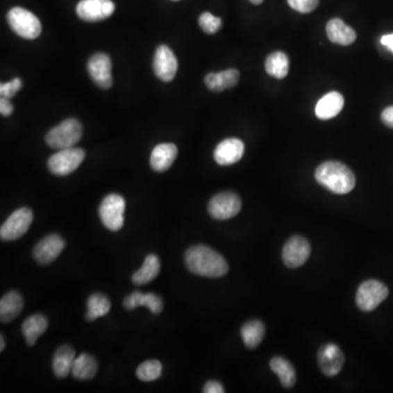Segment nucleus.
<instances>
[{
    "label": "nucleus",
    "mask_w": 393,
    "mask_h": 393,
    "mask_svg": "<svg viewBox=\"0 0 393 393\" xmlns=\"http://www.w3.org/2000/svg\"><path fill=\"white\" fill-rule=\"evenodd\" d=\"M244 151L245 146L243 141L236 138L225 139L215 149L213 158L219 165H233L242 160Z\"/></svg>",
    "instance_id": "nucleus-16"
},
{
    "label": "nucleus",
    "mask_w": 393,
    "mask_h": 393,
    "mask_svg": "<svg viewBox=\"0 0 393 393\" xmlns=\"http://www.w3.org/2000/svg\"><path fill=\"white\" fill-rule=\"evenodd\" d=\"M240 80V72L236 69H228L221 72H210L206 76L205 83L213 92H222L235 87Z\"/></svg>",
    "instance_id": "nucleus-20"
},
{
    "label": "nucleus",
    "mask_w": 393,
    "mask_h": 393,
    "mask_svg": "<svg viewBox=\"0 0 393 393\" xmlns=\"http://www.w3.org/2000/svg\"><path fill=\"white\" fill-rule=\"evenodd\" d=\"M87 72L97 87L103 90H108L112 87V60L108 55L97 53L90 57L87 62Z\"/></svg>",
    "instance_id": "nucleus-13"
},
{
    "label": "nucleus",
    "mask_w": 393,
    "mask_h": 393,
    "mask_svg": "<svg viewBox=\"0 0 393 393\" xmlns=\"http://www.w3.org/2000/svg\"><path fill=\"white\" fill-rule=\"evenodd\" d=\"M270 368L280 378L284 388H293L296 383V371L292 362L282 356H274L271 358Z\"/></svg>",
    "instance_id": "nucleus-27"
},
{
    "label": "nucleus",
    "mask_w": 393,
    "mask_h": 393,
    "mask_svg": "<svg viewBox=\"0 0 393 393\" xmlns=\"http://www.w3.org/2000/svg\"><path fill=\"white\" fill-rule=\"evenodd\" d=\"M7 21L11 30L22 39L35 40L41 35V21L31 11L15 7L9 10Z\"/></svg>",
    "instance_id": "nucleus-4"
},
{
    "label": "nucleus",
    "mask_w": 393,
    "mask_h": 393,
    "mask_svg": "<svg viewBox=\"0 0 393 393\" xmlns=\"http://www.w3.org/2000/svg\"><path fill=\"white\" fill-rule=\"evenodd\" d=\"M345 356L339 345L326 343L318 351V366L324 375L335 377L344 366Z\"/></svg>",
    "instance_id": "nucleus-11"
},
{
    "label": "nucleus",
    "mask_w": 393,
    "mask_h": 393,
    "mask_svg": "<svg viewBox=\"0 0 393 393\" xmlns=\"http://www.w3.org/2000/svg\"><path fill=\"white\" fill-rule=\"evenodd\" d=\"M178 69V62L173 51L166 45H160L156 49L153 58V72L158 79L171 82Z\"/></svg>",
    "instance_id": "nucleus-14"
},
{
    "label": "nucleus",
    "mask_w": 393,
    "mask_h": 393,
    "mask_svg": "<svg viewBox=\"0 0 393 393\" xmlns=\"http://www.w3.org/2000/svg\"><path fill=\"white\" fill-rule=\"evenodd\" d=\"M99 365L94 356L82 353L76 358L72 366V374L78 381H90L97 375Z\"/></svg>",
    "instance_id": "nucleus-25"
},
{
    "label": "nucleus",
    "mask_w": 393,
    "mask_h": 393,
    "mask_svg": "<svg viewBox=\"0 0 393 393\" xmlns=\"http://www.w3.org/2000/svg\"><path fill=\"white\" fill-rule=\"evenodd\" d=\"M266 72L276 79H283L289 74V58L282 51H276L266 59Z\"/></svg>",
    "instance_id": "nucleus-30"
},
{
    "label": "nucleus",
    "mask_w": 393,
    "mask_h": 393,
    "mask_svg": "<svg viewBox=\"0 0 393 393\" xmlns=\"http://www.w3.org/2000/svg\"><path fill=\"white\" fill-rule=\"evenodd\" d=\"M24 297L17 291L8 292L0 299V321L10 322L16 319L24 309Z\"/></svg>",
    "instance_id": "nucleus-21"
},
{
    "label": "nucleus",
    "mask_w": 393,
    "mask_h": 393,
    "mask_svg": "<svg viewBox=\"0 0 393 393\" xmlns=\"http://www.w3.org/2000/svg\"><path fill=\"white\" fill-rule=\"evenodd\" d=\"M205 393H224L225 389L222 383L217 381H210L203 387Z\"/></svg>",
    "instance_id": "nucleus-35"
},
{
    "label": "nucleus",
    "mask_w": 393,
    "mask_h": 393,
    "mask_svg": "<svg viewBox=\"0 0 393 393\" xmlns=\"http://www.w3.org/2000/svg\"><path fill=\"white\" fill-rule=\"evenodd\" d=\"M126 201L123 196L110 194L105 196L99 208L103 225L112 232L122 230L125 222Z\"/></svg>",
    "instance_id": "nucleus-5"
},
{
    "label": "nucleus",
    "mask_w": 393,
    "mask_h": 393,
    "mask_svg": "<svg viewBox=\"0 0 393 393\" xmlns=\"http://www.w3.org/2000/svg\"><path fill=\"white\" fill-rule=\"evenodd\" d=\"M326 31L332 43L339 44L342 47L351 45L356 40V33L354 30L339 18L330 20L327 24Z\"/></svg>",
    "instance_id": "nucleus-22"
},
{
    "label": "nucleus",
    "mask_w": 393,
    "mask_h": 393,
    "mask_svg": "<svg viewBox=\"0 0 393 393\" xmlns=\"http://www.w3.org/2000/svg\"><path fill=\"white\" fill-rule=\"evenodd\" d=\"M381 120L387 127L392 128L393 129V106H389L381 112Z\"/></svg>",
    "instance_id": "nucleus-37"
},
{
    "label": "nucleus",
    "mask_w": 393,
    "mask_h": 393,
    "mask_svg": "<svg viewBox=\"0 0 393 393\" xmlns=\"http://www.w3.org/2000/svg\"><path fill=\"white\" fill-rule=\"evenodd\" d=\"M265 335H266V327L263 322L258 319L249 320L240 329V335L243 339L244 344L249 350L258 347L262 342Z\"/></svg>",
    "instance_id": "nucleus-28"
},
{
    "label": "nucleus",
    "mask_w": 393,
    "mask_h": 393,
    "mask_svg": "<svg viewBox=\"0 0 393 393\" xmlns=\"http://www.w3.org/2000/svg\"><path fill=\"white\" fill-rule=\"evenodd\" d=\"M124 306L128 310H133L140 306L148 307L152 314H161L163 310V299L154 293H142V292L135 291L129 294L124 299Z\"/></svg>",
    "instance_id": "nucleus-18"
},
{
    "label": "nucleus",
    "mask_w": 393,
    "mask_h": 393,
    "mask_svg": "<svg viewBox=\"0 0 393 393\" xmlns=\"http://www.w3.org/2000/svg\"><path fill=\"white\" fill-rule=\"evenodd\" d=\"M85 152L80 148H68L59 150L47 161L51 174L57 176H67L74 173L85 160Z\"/></svg>",
    "instance_id": "nucleus-6"
},
{
    "label": "nucleus",
    "mask_w": 393,
    "mask_h": 393,
    "mask_svg": "<svg viewBox=\"0 0 393 393\" xmlns=\"http://www.w3.org/2000/svg\"><path fill=\"white\" fill-rule=\"evenodd\" d=\"M198 22H199L202 31L208 34L217 33L220 30L221 26H222V20L220 18H217V17L213 16L212 13L210 12L202 13L201 16L199 17Z\"/></svg>",
    "instance_id": "nucleus-32"
},
{
    "label": "nucleus",
    "mask_w": 393,
    "mask_h": 393,
    "mask_svg": "<svg viewBox=\"0 0 393 393\" xmlns=\"http://www.w3.org/2000/svg\"><path fill=\"white\" fill-rule=\"evenodd\" d=\"M312 253V247L308 240L303 236H293L286 242L282 251L284 265L290 269H296L303 266Z\"/></svg>",
    "instance_id": "nucleus-10"
},
{
    "label": "nucleus",
    "mask_w": 393,
    "mask_h": 393,
    "mask_svg": "<svg viewBox=\"0 0 393 393\" xmlns=\"http://www.w3.org/2000/svg\"><path fill=\"white\" fill-rule=\"evenodd\" d=\"M162 369L163 366L158 360H146L137 368V377L141 381H154L161 377Z\"/></svg>",
    "instance_id": "nucleus-31"
},
{
    "label": "nucleus",
    "mask_w": 393,
    "mask_h": 393,
    "mask_svg": "<svg viewBox=\"0 0 393 393\" xmlns=\"http://www.w3.org/2000/svg\"><path fill=\"white\" fill-rule=\"evenodd\" d=\"M47 328H49V320L44 315L35 314L26 318L21 329L26 344L28 346H33L39 337L45 333Z\"/></svg>",
    "instance_id": "nucleus-23"
},
{
    "label": "nucleus",
    "mask_w": 393,
    "mask_h": 393,
    "mask_svg": "<svg viewBox=\"0 0 393 393\" xmlns=\"http://www.w3.org/2000/svg\"><path fill=\"white\" fill-rule=\"evenodd\" d=\"M161 271V262L158 256L151 253L147 256L142 267L135 272L133 276V282L135 285H146L153 281L154 278L158 276Z\"/></svg>",
    "instance_id": "nucleus-26"
},
{
    "label": "nucleus",
    "mask_w": 393,
    "mask_h": 393,
    "mask_svg": "<svg viewBox=\"0 0 393 393\" xmlns=\"http://www.w3.org/2000/svg\"><path fill=\"white\" fill-rule=\"evenodd\" d=\"M315 178L324 188L337 194H349L356 185V178L350 167L337 161L320 164L315 172Z\"/></svg>",
    "instance_id": "nucleus-2"
},
{
    "label": "nucleus",
    "mask_w": 393,
    "mask_h": 393,
    "mask_svg": "<svg viewBox=\"0 0 393 393\" xmlns=\"http://www.w3.org/2000/svg\"><path fill=\"white\" fill-rule=\"evenodd\" d=\"M22 85H24V83H22V80L20 78H16V79L11 80L10 82H7V83H1L0 85V94H1V97H5V99L9 100L20 91Z\"/></svg>",
    "instance_id": "nucleus-34"
},
{
    "label": "nucleus",
    "mask_w": 393,
    "mask_h": 393,
    "mask_svg": "<svg viewBox=\"0 0 393 393\" xmlns=\"http://www.w3.org/2000/svg\"><path fill=\"white\" fill-rule=\"evenodd\" d=\"M178 149L174 143H161L152 151L150 165L152 169L158 173L167 171L176 160Z\"/></svg>",
    "instance_id": "nucleus-17"
},
{
    "label": "nucleus",
    "mask_w": 393,
    "mask_h": 393,
    "mask_svg": "<svg viewBox=\"0 0 393 393\" xmlns=\"http://www.w3.org/2000/svg\"><path fill=\"white\" fill-rule=\"evenodd\" d=\"M65 245L66 243L64 238L58 234L45 236L34 247V259L43 266L49 265L58 258L59 255L64 251Z\"/></svg>",
    "instance_id": "nucleus-15"
},
{
    "label": "nucleus",
    "mask_w": 393,
    "mask_h": 393,
    "mask_svg": "<svg viewBox=\"0 0 393 393\" xmlns=\"http://www.w3.org/2000/svg\"><path fill=\"white\" fill-rule=\"evenodd\" d=\"M76 351L69 345H62L55 352L53 358V370L56 377L65 378L72 373L76 360Z\"/></svg>",
    "instance_id": "nucleus-24"
},
{
    "label": "nucleus",
    "mask_w": 393,
    "mask_h": 393,
    "mask_svg": "<svg viewBox=\"0 0 393 393\" xmlns=\"http://www.w3.org/2000/svg\"><path fill=\"white\" fill-rule=\"evenodd\" d=\"M381 44L385 45L389 51H392L393 54V33L388 34V35H383V37H381Z\"/></svg>",
    "instance_id": "nucleus-38"
},
{
    "label": "nucleus",
    "mask_w": 393,
    "mask_h": 393,
    "mask_svg": "<svg viewBox=\"0 0 393 393\" xmlns=\"http://www.w3.org/2000/svg\"><path fill=\"white\" fill-rule=\"evenodd\" d=\"M343 106H344L343 95L335 91V92L328 93L318 101L315 112L319 119L328 120L339 115Z\"/></svg>",
    "instance_id": "nucleus-19"
},
{
    "label": "nucleus",
    "mask_w": 393,
    "mask_h": 393,
    "mask_svg": "<svg viewBox=\"0 0 393 393\" xmlns=\"http://www.w3.org/2000/svg\"><path fill=\"white\" fill-rule=\"evenodd\" d=\"M0 352H3L6 346L5 337L3 335H0Z\"/></svg>",
    "instance_id": "nucleus-39"
},
{
    "label": "nucleus",
    "mask_w": 393,
    "mask_h": 393,
    "mask_svg": "<svg viewBox=\"0 0 393 393\" xmlns=\"http://www.w3.org/2000/svg\"><path fill=\"white\" fill-rule=\"evenodd\" d=\"M172 1H179V0H172Z\"/></svg>",
    "instance_id": "nucleus-41"
},
{
    "label": "nucleus",
    "mask_w": 393,
    "mask_h": 393,
    "mask_svg": "<svg viewBox=\"0 0 393 393\" xmlns=\"http://www.w3.org/2000/svg\"><path fill=\"white\" fill-rule=\"evenodd\" d=\"M389 295V289L383 282L368 280L362 282L356 293V305L362 312H373Z\"/></svg>",
    "instance_id": "nucleus-7"
},
{
    "label": "nucleus",
    "mask_w": 393,
    "mask_h": 393,
    "mask_svg": "<svg viewBox=\"0 0 393 393\" xmlns=\"http://www.w3.org/2000/svg\"><path fill=\"white\" fill-rule=\"evenodd\" d=\"M76 11L81 20L99 22L112 16L115 11V3L112 0H81Z\"/></svg>",
    "instance_id": "nucleus-12"
},
{
    "label": "nucleus",
    "mask_w": 393,
    "mask_h": 393,
    "mask_svg": "<svg viewBox=\"0 0 393 393\" xmlns=\"http://www.w3.org/2000/svg\"><path fill=\"white\" fill-rule=\"evenodd\" d=\"M110 310V301L108 297L101 293L92 294L87 299V321H94L100 317L106 316Z\"/></svg>",
    "instance_id": "nucleus-29"
},
{
    "label": "nucleus",
    "mask_w": 393,
    "mask_h": 393,
    "mask_svg": "<svg viewBox=\"0 0 393 393\" xmlns=\"http://www.w3.org/2000/svg\"><path fill=\"white\" fill-rule=\"evenodd\" d=\"M83 128L81 123L76 118H69L57 125L47 133V146L56 150L72 148L82 138Z\"/></svg>",
    "instance_id": "nucleus-3"
},
{
    "label": "nucleus",
    "mask_w": 393,
    "mask_h": 393,
    "mask_svg": "<svg viewBox=\"0 0 393 393\" xmlns=\"http://www.w3.org/2000/svg\"><path fill=\"white\" fill-rule=\"evenodd\" d=\"M249 1L253 3V5H260V3H263V0H249Z\"/></svg>",
    "instance_id": "nucleus-40"
},
{
    "label": "nucleus",
    "mask_w": 393,
    "mask_h": 393,
    "mask_svg": "<svg viewBox=\"0 0 393 393\" xmlns=\"http://www.w3.org/2000/svg\"><path fill=\"white\" fill-rule=\"evenodd\" d=\"M290 7L301 13L312 12L319 5V0H287Z\"/></svg>",
    "instance_id": "nucleus-33"
},
{
    "label": "nucleus",
    "mask_w": 393,
    "mask_h": 393,
    "mask_svg": "<svg viewBox=\"0 0 393 393\" xmlns=\"http://www.w3.org/2000/svg\"><path fill=\"white\" fill-rule=\"evenodd\" d=\"M13 110H15V108H13L10 101L8 99H5V97H1L0 99V112H1V115L8 117L12 114Z\"/></svg>",
    "instance_id": "nucleus-36"
},
{
    "label": "nucleus",
    "mask_w": 393,
    "mask_h": 393,
    "mask_svg": "<svg viewBox=\"0 0 393 393\" xmlns=\"http://www.w3.org/2000/svg\"><path fill=\"white\" fill-rule=\"evenodd\" d=\"M185 262L192 274L206 278H222L230 268L222 255L205 245L189 248L185 255Z\"/></svg>",
    "instance_id": "nucleus-1"
},
{
    "label": "nucleus",
    "mask_w": 393,
    "mask_h": 393,
    "mask_svg": "<svg viewBox=\"0 0 393 393\" xmlns=\"http://www.w3.org/2000/svg\"><path fill=\"white\" fill-rule=\"evenodd\" d=\"M242 210V200L235 192H224L215 194L208 206L209 215L215 220H230Z\"/></svg>",
    "instance_id": "nucleus-8"
},
{
    "label": "nucleus",
    "mask_w": 393,
    "mask_h": 393,
    "mask_svg": "<svg viewBox=\"0 0 393 393\" xmlns=\"http://www.w3.org/2000/svg\"><path fill=\"white\" fill-rule=\"evenodd\" d=\"M33 222V212L28 208H20L0 228V237L6 242L19 240L28 232Z\"/></svg>",
    "instance_id": "nucleus-9"
}]
</instances>
